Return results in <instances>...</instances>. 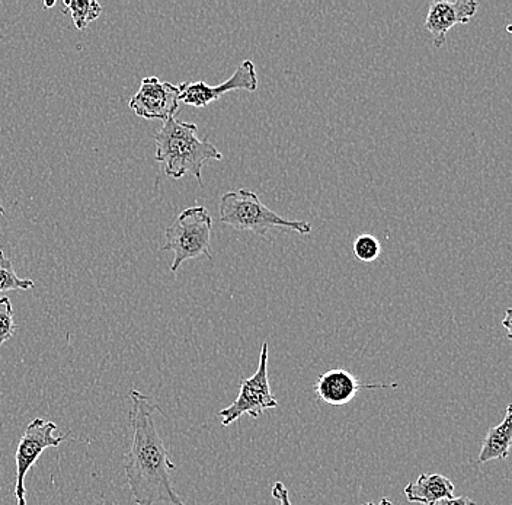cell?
<instances>
[{"mask_svg":"<svg viewBox=\"0 0 512 505\" xmlns=\"http://www.w3.org/2000/svg\"><path fill=\"white\" fill-rule=\"evenodd\" d=\"M178 88L179 102L195 108H204L232 91H258V75H256L254 62L243 60L233 76H230L222 85L210 86L206 82L198 81L181 83Z\"/></svg>","mask_w":512,"mask_h":505,"instance_id":"7","label":"cell"},{"mask_svg":"<svg viewBox=\"0 0 512 505\" xmlns=\"http://www.w3.org/2000/svg\"><path fill=\"white\" fill-rule=\"evenodd\" d=\"M363 505H393V504L390 503V501L387 500V498H383L382 503H380V504L366 503V504H363Z\"/></svg>","mask_w":512,"mask_h":505,"instance_id":"20","label":"cell"},{"mask_svg":"<svg viewBox=\"0 0 512 505\" xmlns=\"http://www.w3.org/2000/svg\"><path fill=\"white\" fill-rule=\"evenodd\" d=\"M475 0H434L425 19V30L432 35L434 46L441 49L446 43L448 31L456 25L472 21L478 11Z\"/></svg>","mask_w":512,"mask_h":505,"instance_id":"9","label":"cell"},{"mask_svg":"<svg viewBox=\"0 0 512 505\" xmlns=\"http://www.w3.org/2000/svg\"><path fill=\"white\" fill-rule=\"evenodd\" d=\"M14 315L9 297H0V347L14 337L16 331Z\"/></svg>","mask_w":512,"mask_h":505,"instance_id":"16","label":"cell"},{"mask_svg":"<svg viewBox=\"0 0 512 505\" xmlns=\"http://www.w3.org/2000/svg\"><path fill=\"white\" fill-rule=\"evenodd\" d=\"M271 495L272 498L277 501L275 505H291L288 489L283 482H275L274 487H272Z\"/></svg>","mask_w":512,"mask_h":505,"instance_id":"17","label":"cell"},{"mask_svg":"<svg viewBox=\"0 0 512 505\" xmlns=\"http://www.w3.org/2000/svg\"><path fill=\"white\" fill-rule=\"evenodd\" d=\"M54 3H56V2L46 3V5H44V6H46V8H51V6H54Z\"/></svg>","mask_w":512,"mask_h":505,"instance_id":"21","label":"cell"},{"mask_svg":"<svg viewBox=\"0 0 512 505\" xmlns=\"http://www.w3.org/2000/svg\"><path fill=\"white\" fill-rule=\"evenodd\" d=\"M130 401L128 418L133 428V441L124 456V472L134 504L187 505L172 487L169 473L175 471L176 466L169 460L168 449L153 420L159 408L139 389H131Z\"/></svg>","mask_w":512,"mask_h":505,"instance_id":"1","label":"cell"},{"mask_svg":"<svg viewBox=\"0 0 512 505\" xmlns=\"http://www.w3.org/2000/svg\"><path fill=\"white\" fill-rule=\"evenodd\" d=\"M179 88L159 78H144L139 91L130 99V108L146 120H169L179 110Z\"/></svg>","mask_w":512,"mask_h":505,"instance_id":"8","label":"cell"},{"mask_svg":"<svg viewBox=\"0 0 512 505\" xmlns=\"http://www.w3.org/2000/svg\"><path fill=\"white\" fill-rule=\"evenodd\" d=\"M502 324H504L505 329L508 331V338H511V310L507 309V312H505V318L504 321H502Z\"/></svg>","mask_w":512,"mask_h":505,"instance_id":"19","label":"cell"},{"mask_svg":"<svg viewBox=\"0 0 512 505\" xmlns=\"http://www.w3.org/2000/svg\"><path fill=\"white\" fill-rule=\"evenodd\" d=\"M405 495L411 503L431 505L454 497V484L438 473H422L415 482L406 485Z\"/></svg>","mask_w":512,"mask_h":505,"instance_id":"11","label":"cell"},{"mask_svg":"<svg viewBox=\"0 0 512 505\" xmlns=\"http://www.w3.org/2000/svg\"><path fill=\"white\" fill-rule=\"evenodd\" d=\"M431 505H476L475 501L470 500L469 497L446 498V500L437 501Z\"/></svg>","mask_w":512,"mask_h":505,"instance_id":"18","label":"cell"},{"mask_svg":"<svg viewBox=\"0 0 512 505\" xmlns=\"http://www.w3.org/2000/svg\"><path fill=\"white\" fill-rule=\"evenodd\" d=\"M278 401L271 392L270 379H268V344H262L259 354L258 369L254 376L242 379L238 398L229 407L219 412L223 425L236 423L242 415L251 418L261 417L267 409L277 408Z\"/></svg>","mask_w":512,"mask_h":505,"instance_id":"5","label":"cell"},{"mask_svg":"<svg viewBox=\"0 0 512 505\" xmlns=\"http://www.w3.org/2000/svg\"><path fill=\"white\" fill-rule=\"evenodd\" d=\"M5 213H6V212H5V209H3V207H2V206H0V214H5Z\"/></svg>","mask_w":512,"mask_h":505,"instance_id":"22","label":"cell"},{"mask_svg":"<svg viewBox=\"0 0 512 505\" xmlns=\"http://www.w3.org/2000/svg\"><path fill=\"white\" fill-rule=\"evenodd\" d=\"M352 249H354L355 258L358 261L374 262L380 257L382 245H380L379 239L376 236L364 233V235H360L355 239Z\"/></svg>","mask_w":512,"mask_h":505,"instance_id":"15","label":"cell"},{"mask_svg":"<svg viewBox=\"0 0 512 505\" xmlns=\"http://www.w3.org/2000/svg\"><path fill=\"white\" fill-rule=\"evenodd\" d=\"M220 222L240 232H254L264 236L272 228L293 230L309 235L312 225L303 220H287L268 209L254 191H230L220 200Z\"/></svg>","mask_w":512,"mask_h":505,"instance_id":"3","label":"cell"},{"mask_svg":"<svg viewBox=\"0 0 512 505\" xmlns=\"http://www.w3.org/2000/svg\"><path fill=\"white\" fill-rule=\"evenodd\" d=\"M512 405L505 409V418L501 424L491 428L483 440L482 449H480L478 463L491 462V460L507 459L510 455L512 443Z\"/></svg>","mask_w":512,"mask_h":505,"instance_id":"12","label":"cell"},{"mask_svg":"<svg viewBox=\"0 0 512 505\" xmlns=\"http://www.w3.org/2000/svg\"><path fill=\"white\" fill-rule=\"evenodd\" d=\"M396 383L384 385V383H376V385H363L352 373L344 369L328 370V372L320 375L315 385V392L320 401L325 402L331 407H344L354 401L357 393L361 389H386L396 388Z\"/></svg>","mask_w":512,"mask_h":505,"instance_id":"10","label":"cell"},{"mask_svg":"<svg viewBox=\"0 0 512 505\" xmlns=\"http://www.w3.org/2000/svg\"><path fill=\"white\" fill-rule=\"evenodd\" d=\"M34 281L30 278L16 276L12 261L0 249V292H16V290L34 289Z\"/></svg>","mask_w":512,"mask_h":505,"instance_id":"14","label":"cell"},{"mask_svg":"<svg viewBox=\"0 0 512 505\" xmlns=\"http://www.w3.org/2000/svg\"><path fill=\"white\" fill-rule=\"evenodd\" d=\"M63 5L69 9L78 30H85L89 22L95 21L102 14V6L96 0H64Z\"/></svg>","mask_w":512,"mask_h":505,"instance_id":"13","label":"cell"},{"mask_svg":"<svg viewBox=\"0 0 512 505\" xmlns=\"http://www.w3.org/2000/svg\"><path fill=\"white\" fill-rule=\"evenodd\" d=\"M194 123H181L175 117L163 123L155 134L156 161L165 165L168 177L179 178L192 175L203 187V166L207 161H222V152L206 139L197 136Z\"/></svg>","mask_w":512,"mask_h":505,"instance_id":"2","label":"cell"},{"mask_svg":"<svg viewBox=\"0 0 512 505\" xmlns=\"http://www.w3.org/2000/svg\"><path fill=\"white\" fill-rule=\"evenodd\" d=\"M211 230H213V219L203 206L185 209L176 217L174 225L166 228V242L165 245L160 246V251L174 252L172 273H176L178 268L188 260L200 257L213 260L210 249Z\"/></svg>","mask_w":512,"mask_h":505,"instance_id":"4","label":"cell"},{"mask_svg":"<svg viewBox=\"0 0 512 505\" xmlns=\"http://www.w3.org/2000/svg\"><path fill=\"white\" fill-rule=\"evenodd\" d=\"M57 424L53 421H44L43 418H35L25 428L18 449H16V484L15 498L18 505H27L25 497V478L32 466L37 463L44 450L48 447H59L64 440L69 439L70 433L63 436H54Z\"/></svg>","mask_w":512,"mask_h":505,"instance_id":"6","label":"cell"}]
</instances>
